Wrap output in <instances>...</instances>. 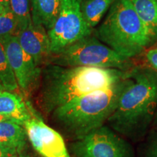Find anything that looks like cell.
Returning <instances> with one entry per match:
<instances>
[{
    "mask_svg": "<svg viewBox=\"0 0 157 157\" xmlns=\"http://www.w3.org/2000/svg\"><path fill=\"white\" fill-rule=\"evenodd\" d=\"M23 125L13 121L0 123V143L21 154L26 146L27 134Z\"/></svg>",
    "mask_w": 157,
    "mask_h": 157,
    "instance_id": "cell-13",
    "label": "cell"
},
{
    "mask_svg": "<svg viewBox=\"0 0 157 157\" xmlns=\"http://www.w3.org/2000/svg\"><path fill=\"white\" fill-rule=\"evenodd\" d=\"M157 111V71L149 66H134L107 123L116 132L132 142L145 138Z\"/></svg>",
    "mask_w": 157,
    "mask_h": 157,
    "instance_id": "cell-1",
    "label": "cell"
},
{
    "mask_svg": "<svg viewBox=\"0 0 157 157\" xmlns=\"http://www.w3.org/2000/svg\"><path fill=\"white\" fill-rule=\"evenodd\" d=\"M31 3L32 23L47 31L52 29L60 12V0H31Z\"/></svg>",
    "mask_w": 157,
    "mask_h": 157,
    "instance_id": "cell-11",
    "label": "cell"
},
{
    "mask_svg": "<svg viewBox=\"0 0 157 157\" xmlns=\"http://www.w3.org/2000/svg\"><path fill=\"white\" fill-rule=\"evenodd\" d=\"M21 48L33 58L36 66L48 63L50 58V42L48 31L42 25L31 23L15 35Z\"/></svg>",
    "mask_w": 157,
    "mask_h": 157,
    "instance_id": "cell-10",
    "label": "cell"
},
{
    "mask_svg": "<svg viewBox=\"0 0 157 157\" xmlns=\"http://www.w3.org/2000/svg\"><path fill=\"white\" fill-rule=\"evenodd\" d=\"M127 76L108 89L93 92L58 108L55 121L69 136L78 140L105 125L117 107Z\"/></svg>",
    "mask_w": 157,
    "mask_h": 157,
    "instance_id": "cell-3",
    "label": "cell"
},
{
    "mask_svg": "<svg viewBox=\"0 0 157 157\" xmlns=\"http://www.w3.org/2000/svg\"><path fill=\"white\" fill-rule=\"evenodd\" d=\"M14 157H33V156H30V155H29V154H23L22 153H21V154H17V155H16V156H14Z\"/></svg>",
    "mask_w": 157,
    "mask_h": 157,
    "instance_id": "cell-25",
    "label": "cell"
},
{
    "mask_svg": "<svg viewBox=\"0 0 157 157\" xmlns=\"http://www.w3.org/2000/svg\"><path fill=\"white\" fill-rule=\"evenodd\" d=\"M5 9H6V7H5L4 6L0 5V15L2 14V13H4V11L5 10Z\"/></svg>",
    "mask_w": 157,
    "mask_h": 157,
    "instance_id": "cell-26",
    "label": "cell"
},
{
    "mask_svg": "<svg viewBox=\"0 0 157 157\" xmlns=\"http://www.w3.org/2000/svg\"><path fill=\"white\" fill-rule=\"evenodd\" d=\"M23 127L34 148L43 157H70L60 133L45 124L42 119L31 117Z\"/></svg>",
    "mask_w": 157,
    "mask_h": 157,
    "instance_id": "cell-9",
    "label": "cell"
},
{
    "mask_svg": "<svg viewBox=\"0 0 157 157\" xmlns=\"http://www.w3.org/2000/svg\"><path fill=\"white\" fill-rule=\"evenodd\" d=\"M71 150L76 157H135L129 141L105 125L76 140Z\"/></svg>",
    "mask_w": 157,
    "mask_h": 157,
    "instance_id": "cell-7",
    "label": "cell"
},
{
    "mask_svg": "<svg viewBox=\"0 0 157 157\" xmlns=\"http://www.w3.org/2000/svg\"><path fill=\"white\" fill-rule=\"evenodd\" d=\"M0 83L2 84L5 90L9 92H15L19 88L16 78L1 44H0Z\"/></svg>",
    "mask_w": 157,
    "mask_h": 157,
    "instance_id": "cell-16",
    "label": "cell"
},
{
    "mask_svg": "<svg viewBox=\"0 0 157 157\" xmlns=\"http://www.w3.org/2000/svg\"><path fill=\"white\" fill-rule=\"evenodd\" d=\"M154 41L157 40V0H130Z\"/></svg>",
    "mask_w": 157,
    "mask_h": 157,
    "instance_id": "cell-14",
    "label": "cell"
},
{
    "mask_svg": "<svg viewBox=\"0 0 157 157\" xmlns=\"http://www.w3.org/2000/svg\"><path fill=\"white\" fill-rule=\"evenodd\" d=\"M95 36L129 59L139 56L155 42L130 0H115L106 17L95 31Z\"/></svg>",
    "mask_w": 157,
    "mask_h": 157,
    "instance_id": "cell-4",
    "label": "cell"
},
{
    "mask_svg": "<svg viewBox=\"0 0 157 157\" xmlns=\"http://www.w3.org/2000/svg\"><path fill=\"white\" fill-rule=\"evenodd\" d=\"M4 90H5V88H4V87L2 86V84L0 83V93H1V92L4 91Z\"/></svg>",
    "mask_w": 157,
    "mask_h": 157,
    "instance_id": "cell-27",
    "label": "cell"
},
{
    "mask_svg": "<svg viewBox=\"0 0 157 157\" xmlns=\"http://www.w3.org/2000/svg\"><path fill=\"white\" fill-rule=\"evenodd\" d=\"M152 126L154 127V128L157 131V111H156V114H155V117H154V121H153Z\"/></svg>",
    "mask_w": 157,
    "mask_h": 157,
    "instance_id": "cell-24",
    "label": "cell"
},
{
    "mask_svg": "<svg viewBox=\"0 0 157 157\" xmlns=\"http://www.w3.org/2000/svg\"><path fill=\"white\" fill-rule=\"evenodd\" d=\"M17 154L19 153L15 149L0 143V157H14Z\"/></svg>",
    "mask_w": 157,
    "mask_h": 157,
    "instance_id": "cell-21",
    "label": "cell"
},
{
    "mask_svg": "<svg viewBox=\"0 0 157 157\" xmlns=\"http://www.w3.org/2000/svg\"><path fill=\"white\" fill-rule=\"evenodd\" d=\"M0 112L9 115L21 125L32 117L22 97L7 90L0 93Z\"/></svg>",
    "mask_w": 157,
    "mask_h": 157,
    "instance_id": "cell-12",
    "label": "cell"
},
{
    "mask_svg": "<svg viewBox=\"0 0 157 157\" xmlns=\"http://www.w3.org/2000/svg\"><path fill=\"white\" fill-rule=\"evenodd\" d=\"M115 0H84L81 1V11L84 19L92 29L100 23L104 14Z\"/></svg>",
    "mask_w": 157,
    "mask_h": 157,
    "instance_id": "cell-15",
    "label": "cell"
},
{
    "mask_svg": "<svg viewBox=\"0 0 157 157\" xmlns=\"http://www.w3.org/2000/svg\"><path fill=\"white\" fill-rule=\"evenodd\" d=\"M0 44L3 47L19 88L25 95H29L39 83L42 75L41 68L21 48L15 35L1 37Z\"/></svg>",
    "mask_w": 157,
    "mask_h": 157,
    "instance_id": "cell-8",
    "label": "cell"
},
{
    "mask_svg": "<svg viewBox=\"0 0 157 157\" xmlns=\"http://www.w3.org/2000/svg\"><path fill=\"white\" fill-rule=\"evenodd\" d=\"M0 5L4 6L5 7L10 6V0H0Z\"/></svg>",
    "mask_w": 157,
    "mask_h": 157,
    "instance_id": "cell-23",
    "label": "cell"
},
{
    "mask_svg": "<svg viewBox=\"0 0 157 157\" xmlns=\"http://www.w3.org/2000/svg\"><path fill=\"white\" fill-rule=\"evenodd\" d=\"M14 121V122H15V121L13 119V118L10 117L9 115L0 112V123L3 122V121Z\"/></svg>",
    "mask_w": 157,
    "mask_h": 157,
    "instance_id": "cell-22",
    "label": "cell"
},
{
    "mask_svg": "<svg viewBox=\"0 0 157 157\" xmlns=\"http://www.w3.org/2000/svg\"><path fill=\"white\" fill-rule=\"evenodd\" d=\"M92 33L93 29L82 15L81 0H60L58 18L52 29L48 31L51 54L58 53Z\"/></svg>",
    "mask_w": 157,
    "mask_h": 157,
    "instance_id": "cell-6",
    "label": "cell"
},
{
    "mask_svg": "<svg viewBox=\"0 0 157 157\" xmlns=\"http://www.w3.org/2000/svg\"><path fill=\"white\" fill-rule=\"evenodd\" d=\"M29 4L30 0H10V7L17 22V32L32 23Z\"/></svg>",
    "mask_w": 157,
    "mask_h": 157,
    "instance_id": "cell-17",
    "label": "cell"
},
{
    "mask_svg": "<svg viewBox=\"0 0 157 157\" xmlns=\"http://www.w3.org/2000/svg\"><path fill=\"white\" fill-rule=\"evenodd\" d=\"M48 63L66 67L91 66L127 71L134 67L124 58L92 35L80 39L58 53L51 56Z\"/></svg>",
    "mask_w": 157,
    "mask_h": 157,
    "instance_id": "cell-5",
    "label": "cell"
},
{
    "mask_svg": "<svg viewBox=\"0 0 157 157\" xmlns=\"http://www.w3.org/2000/svg\"><path fill=\"white\" fill-rule=\"evenodd\" d=\"M146 58L151 67L157 71V48L149 49L146 51Z\"/></svg>",
    "mask_w": 157,
    "mask_h": 157,
    "instance_id": "cell-20",
    "label": "cell"
},
{
    "mask_svg": "<svg viewBox=\"0 0 157 157\" xmlns=\"http://www.w3.org/2000/svg\"><path fill=\"white\" fill-rule=\"evenodd\" d=\"M17 22L10 7H6L2 14L0 15V38L8 35H16Z\"/></svg>",
    "mask_w": 157,
    "mask_h": 157,
    "instance_id": "cell-18",
    "label": "cell"
},
{
    "mask_svg": "<svg viewBox=\"0 0 157 157\" xmlns=\"http://www.w3.org/2000/svg\"><path fill=\"white\" fill-rule=\"evenodd\" d=\"M141 157H157V136L148 140Z\"/></svg>",
    "mask_w": 157,
    "mask_h": 157,
    "instance_id": "cell-19",
    "label": "cell"
},
{
    "mask_svg": "<svg viewBox=\"0 0 157 157\" xmlns=\"http://www.w3.org/2000/svg\"><path fill=\"white\" fill-rule=\"evenodd\" d=\"M127 71L91 66L66 67L48 63L42 71L39 105L45 113L93 92L108 89L126 77Z\"/></svg>",
    "mask_w": 157,
    "mask_h": 157,
    "instance_id": "cell-2",
    "label": "cell"
}]
</instances>
